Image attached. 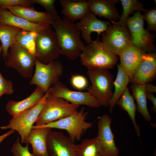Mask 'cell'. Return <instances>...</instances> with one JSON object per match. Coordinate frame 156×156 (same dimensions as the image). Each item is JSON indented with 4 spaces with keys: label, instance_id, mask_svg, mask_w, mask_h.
I'll return each mask as SVG.
<instances>
[{
    "label": "cell",
    "instance_id": "1",
    "mask_svg": "<svg viewBox=\"0 0 156 156\" xmlns=\"http://www.w3.org/2000/svg\"><path fill=\"white\" fill-rule=\"evenodd\" d=\"M51 26L57 36L61 54L70 60L79 57L85 46L74 22L64 17L62 19L52 21Z\"/></svg>",
    "mask_w": 156,
    "mask_h": 156
},
{
    "label": "cell",
    "instance_id": "2",
    "mask_svg": "<svg viewBox=\"0 0 156 156\" xmlns=\"http://www.w3.org/2000/svg\"><path fill=\"white\" fill-rule=\"evenodd\" d=\"M79 57L82 64L88 70H108L113 68L118 60V55L100 41L99 36L85 46Z\"/></svg>",
    "mask_w": 156,
    "mask_h": 156
},
{
    "label": "cell",
    "instance_id": "3",
    "mask_svg": "<svg viewBox=\"0 0 156 156\" xmlns=\"http://www.w3.org/2000/svg\"><path fill=\"white\" fill-rule=\"evenodd\" d=\"M88 113L84 107L79 111L57 120L41 125H34L32 129L41 128L57 129L67 131L69 138L74 142L79 141L88 130L93 126V123L86 120Z\"/></svg>",
    "mask_w": 156,
    "mask_h": 156
},
{
    "label": "cell",
    "instance_id": "4",
    "mask_svg": "<svg viewBox=\"0 0 156 156\" xmlns=\"http://www.w3.org/2000/svg\"><path fill=\"white\" fill-rule=\"evenodd\" d=\"M50 92V91L42 111L35 123L36 125H44L57 120L78 110L79 106L53 95Z\"/></svg>",
    "mask_w": 156,
    "mask_h": 156
},
{
    "label": "cell",
    "instance_id": "5",
    "mask_svg": "<svg viewBox=\"0 0 156 156\" xmlns=\"http://www.w3.org/2000/svg\"><path fill=\"white\" fill-rule=\"evenodd\" d=\"M50 91V89L36 105L13 117L8 125L0 127V129H12L17 131L21 137V143L27 144L29 135L42 111Z\"/></svg>",
    "mask_w": 156,
    "mask_h": 156
},
{
    "label": "cell",
    "instance_id": "6",
    "mask_svg": "<svg viewBox=\"0 0 156 156\" xmlns=\"http://www.w3.org/2000/svg\"><path fill=\"white\" fill-rule=\"evenodd\" d=\"M87 74L91 86L88 91L100 105L109 106L113 92V76L107 69L88 70Z\"/></svg>",
    "mask_w": 156,
    "mask_h": 156
},
{
    "label": "cell",
    "instance_id": "7",
    "mask_svg": "<svg viewBox=\"0 0 156 156\" xmlns=\"http://www.w3.org/2000/svg\"><path fill=\"white\" fill-rule=\"evenodd\" d=\"M35 67V72L29 84L40 87L44 93L59 81V79L63 73V65L57 60L44 64L36 58Z\"/></svg>",
    "mask_w": 156,
    "mask_h": 156
},
{
    "label": "cell",
    "instance_id": "8",
    "mask_svg": "<svg viewBox=\"0 0 156 156\" xmlns=\"http://www.w3.org/2000/svg\"><path fill=\"white\" fill-rule=\"evenodd\" d=\"M36 50V58L44 64L56 60L61 54L57 36L51 26L38 34Z\"/></svg>",
    "mask_w": 156,
    "mask_h": 156
},
{
    "label": "cell",
    "instance_id": "9",
    "mask_svg": "<svg viewBox=\"0 0 156 156\" xmlns=\"http://www.w3.org/2000/svg\"><path fill=\"white\" fill-rule=\"evenodd\" d=\"M36 57L16 42L10 48L5 64L16 69L23 77L31 78Z\"/></svg>",
    "mask_w": 156,
    "mask_h": 156
},
{
    "label": "cell",
    "instance_id": "10",
    "mask_svg": "<svg viewBox=\"0 0 156 156\" xmlns=\"http://www.w3.org/2000/svg\"><path fill=\"white\" fill-rule=\"evenodd\" d=\"M110 21L112 24L102 33L101 42L113 53L119 55L132 44L131 35L127 26Z\"/></svg>",
    "mask_w": 156,
    "mask_h": 156
},
{
    "label": "cell",
    "instance_id": "11",
    "mask_svg": "<svg viewBox=\"0 0 156 156\" xmlns=\"http://www.w3.org/2000/svg\"><path fill=\"white\" fill-rule=\"evenodd\" d=\"M144 19L140 12H135L128 18L126 23L130 34L132 44L144 51L153 48V36L144 27Z\"/></svg>",
    "mask_w": 156,
    "mask_h": 156
},
{
    "label": "cell",
    "instance_id": "12",
    "mask_svg": "<svg viewBox=\"0 0 156 156\" xmlns=\"http://www.w3.org/2000/svg\"><path fill=\"white\" fill-rule=\"evenodd\" d=\"M51 94L65 100L72 104L85 105L92 108L101 105L96 99L88 91L82 92L70 90L62 83L59 81L50 88Z\"/></svg>",
    "mask_w": 156,
    "mask_h": 156
},
{
    "label": "cell",
    "instance_id": "13",
    "mask_svg": "<svg viewBox=\"0 0 156 156\" xmlns=\"http://www.w3.org/2000/svg\"><path fill=\"white\" fill-rule=\"evenodd\" d=\"M76 145L62 132L51 130L47 135L49 156H76Z\"/></svg>",
    "mask_w": 156,
    "mask_h": 156
},
{
    "label": "cell",
    "instance_id": "14",
    "mask_svg": "<svg viewBox=\"0 0 156 156\" xmlns=\"http://www.w3.org/2000/svg\"><path fill=\"white\" fill-rule=\"evenodd\" d=\"M75 24L80 31L81 37L88 44L92 41L91 35L92 32L97 33L99 37L101 33L107 30L111 24L109 22L98 19L90 12Z\"/></svg>",
    "mask_w": 156,
    "mask_h": 156
},
{
    "label": "cell",
    "instance_id": "15",
    "mask_svg": "<svg viewBox=\"0 0 156 156\" xmlns=\"http://www.w3.org/2000/svg\"><path fill=\"white\" fill-rule=\"evenodd\" d=\"M111 118L104 114L97 122L98 134L96 137L105 149L108 156H118L119 150L114 141V135L112 131Z\"/></svg>",
    "mask_w": 156,
    "mask_h": 156
},
{
    "label": "cell",
    "instance_id": "16",
    "mask_svg": "<svg viewBox=\"0 0 156 156\" xmlns=\"http://www.w3.org/2000/svg\"><path fill=\"white\" fill-rule=\"evenodd\" d=\"M156 74V56L155 53H145L133 77L131 83L144 84L149 83Z\"/></svg>",
    "mask_w": 156,
    "mask_h": 156
},
{
    "label": "cell",
    "instance_id": "17",
    "mask_svg": "<svg viewBox=\"0 0 156 156\" xmlns=\"http://www.w3.org/2000/svg\"><path fill=\"white\" fill-rule=\"evenodd\" d=\"M145 53V51L132 44L119 55L120 61V65L130 79Z\"/></svg>",
    "mask_w": 156,
    "mask_h": 156
},
{
    "label": "cell",
    "instance_id": "18",
    "mask_svg": "<svg viewBox=\"0 0 156 156\" xmlns=\"http://www.w3.org/2000/svg\"><path fill=\"white\" fill-rule=\"evenodd\" d=\"M58 2L62 8L61 13L73 22L81 20L91 12L87 0H60Z\"/></svg>",
    "mask_w": 156,
    "mask_h": 156
},
{
    "label": "cell",
    "instance_id": "19",
    "mask_svg": "<svg viewBox=\"0 0 156 156\" xmlns=\"http://www.w3.org/2000/svg\"><path fill=\"white\" fill-rule=\"evenodd\" d=\"M0 23L38 33L49 26L31 23L23 18L14 15L9 11L1 8L0 11Z\"/></svg>",
    "mask_w": 156,
    "mask_h": 156
},
{
    "label": "cell",
    "instance_id": "20",
    "mask_svg": "<svg viewBox=\"0 0 156 156\" xmlns=\"http://www.w3.org/2000/svg\"><path fill=\"white\" fill-rule=\"evenodd\" d=\"M44 93L42 89L37 86L34 91L25 99L18 101H9L6 105L5 109L9 114L14 117L36 105Z\"/></svg>",
    "mask_w": 156,
    "mask_h": 156
},
{
    "label": "cell",
    "instance_id": "21",
    "mask_svg": "<svg viewBox=\"0 0 156 156\" xmlns=\"http://www.w3.org/2000/svg\"><path fill=\"white\" fill-rule=\"evenodd\" d=\"M90 12L95 15L114 21L119 19L120 16L115 6L118 0H87Z\"/></svg>",
    "mask_w": 156,
    "mask_h": 156
},
{
    "label": "cell",
    "instance_id": "22",
    "mask_svg": "<svg viewBox=\"0 0 156 156\" xmlns=\"http://www.w3.org/2000/svg\"><path fill=\"white\" fill-rule=\"evenodd\" d=\"M52 129L41 128L32 129L27 140V144L32 147V153L38 156H49L47 147V136Z\"/></svg>",
    "mask_w": 156,
    "mask_h": 156
},
{
    "label": "cell",
    "instance_id": "23",
    "mask_svg": "<svg viewBox=\"0 0 156 156\" xmlns=\"http://www.w3.org/2000/svg\"><path fill=\"white\" fill-rule=\"evenodd\" d=\"M8 10L14 15L33 23L50 26L52 22L46 12L38 11L33 7L17 6L10 8Z\"/></svg>",
    "mask_w": 156,
    "mask_h": 156
},
{
    "label": "cell",
    "instance_id": "24",
    "mask_svg": "<svg viewBox=\"0 0 156 156\" xmlns=\"http://www.w3.org/2000/svg\"><path fill=\"white\" fill-rule=\"evenodd\" d=\"M76 156H108L104 147L96 137L83 140L76 145Z\"/></svg>",
    "mask_w": 156,
    "mask_h": 156
},
{
    "label": "cell",
    "instance_id": "25",
    "mask_svg": "<svg viewBox=\"0 0 156 156\" xmlns=\"http://www.w3.org/2000/svg\"><path fill=\"white\" fill-rule=\"evenodd\" d=\"M118 71L116 79L113 82L114 91L110 100L109 111L111 113L116 103L127 88L130 79L120 65H117Z\"/></svg>",
    "mask_w": 156,
    "mask_h": 156
},
{
    "label": "cell",
    "instance_id": "26",
    "mask_svg": "<svg viewBox=\"0 0 156 156\" xmlns=\"http://www.w3.org/2000/svg\"><path fill=\"white\" fill-rule=\"evenodd\" d=\"M21 29L0 23V41L2 46V55L5 61L10 47L16 42V36Z\"/></svg>",
    "mask_w": 156,
    "mask_h": 156
},
{
    "label": "cell",
    "instance_id": "27",
    "mask_svg": "<svg viewBox=\"0 0 156 156\" xmlns=\"http://www.w3.org/2000/svg\"><path fill=\"white\" fill-rule=\"evenodd\" d=\"M122 109L128 114L132 122L134 129L138 138L140 136V128L137 124L135 119V114L137 109L134 98L127 88L116 103Z\"/></svg>",
    "mask_w": 156,
    "mask_h": 156
},
{
    "label": "cell",
    "instance_id": "28",
    "mask_svg": "<svg viewBox=\"0 0 156 156\" xmlns=\"http://www.w3.org/2000/svg\"><path fill=\"white\" fill-rule=\"evenodd\" d=\"M131 88L133 96L137 102L138 111L146 121L151 122V117L147 107L146 93L144 84L132 83Z\"/></svg>",
    "mask_w": 156,
    "mask_h": 156
},
{
    "label": "cell",
    "instance_id": "29",
    "mask_svg": "<svg viewBox=\"0 0 156 156\" xmlns=\"http://www.w3.org/2000/svg\"><path fill=\"white\" fill-rule=\"evenodd\" d=\"M123 11L118 22L115 23L122 26H126L129 15L135 11L144 12L145 10L142 3L137 0H120Z\"/></svg>",
    "mask_w": 156,
    "mask_h": 156
},
{
    "label": "cell",
    "instance_id": "30",
    "mask_svg": "<svg viewBox=\"0 0 156 156\" xmlns=\"http://www.w3.org/2000/svg\"><path fill=\"white\" fill-rule=\"evenodd\" d=\"M38 33L21 29L17 34L16 38V42L36 57V40Z\"/></svg>",
    "mask_w": 156,
    "mask_h": 156
},
{
    "label": "cell",
    "instance_id": "31",
    "mask_svg": "<svg viewBox=\"0 0 156 156\" xmlns=\"http://www.w3.org/2000/svg\"><path fill=\"white\" fill-rule=\"evenodd\" d=\"M33 4H40L44 8L47 13L52 21H57L62 19L56 9L55 0H31Z\"/></svg>",
    "mask_w": 156,
    "mask_h": 156
},
{
    "label": "cell",
    "instance_id": "32",
    "mask_svg": "<svg viewBox=\"0 0 156 156\" xmlns=\"http://www.w3.org/2000/svg\"><path fill=\"white\" fill-rule=\"evenodd\" d=\"M11 151L14 156H38L29 151L28 144L24 146L21 145L19 136L14 143Z\"/></svg>",
    "mask_w": 156,
    "mask_h": 156
},
{
    "label": "cell",
    "instance_id": "33",
    "mask_svg": "<svg viewBox=\"0 0 156 156\" xmlns=\"http://www.w3.org/2000/svg\"><path fill=\"white\" fill-rule=\"evenodd\" d=\"M33 4L31 0H0V8L6 10L17 6L30 8Z\"/></svg>",
    "mask_w": 156,
    "mask_h": 156
},
{
    "label": "cell",
    "instance_id": "34",
    "mask_svg": "<svg viewBox=\"0 0 156 156\" xmlns=\"http://www.w3.org/2000/svg\"><path fill=\"white\" fill-rule=\"evenodd\" d=\"M142 15L144 20L147 23V30L155 31L156 30V10L152 8L145 10Z\"/></svg>",
    "mask_w": 156,
    "mask_h": 156
},
{
    "label": "cell",
    "instance_id": "35",
    "mask_svg": "<svg viewBox=\"0 0 156 156\" xmlns=\"http://www.w3.org/2000/svg\"><path fill=\"white\" fill-rule=\"evenodd\" d=\"M70 81L72 86L79 90L86 88L88 85V82L86 78L80 75H72Z\"/></svg>",
    "mask_w": 156,
    "mask_h": 156
},
{
    "label": "cell",
    "instance_id": "36",
    "mask_svg": "<svg viewBox=\"0 0 156 156\" xmlns=\"http://www.w3.org/2000/svg\"><path fill=\"white\" fill-rule=\"evenodd\" d=\"M14 92L12 81L5 78L0 72V98L4 94L11 95Z\"/></svg>",
    "mask_w": 156,
    "mask_h": 156
},
{
    "label": "cell",
    "instance_id": "37",
    "mask_svg": "<svg viewBox=\"0 0 156 156\" xmlns=\"http://www.w3.org/2000/svg\"><path fill=\"white\" fill-rule=\"evenodd\" d=\"M144 89L146 93H152L156 92L155 86L149 83L144 84Z\"/></svg>",
    "mask_w": 156,
    "mask_h": 156
},
{
    "label": "cell",
    "instance_id": "38",
    "mask_svg": "<svg viewBox=\"0 0 156 156\" xmlns=\"http://www.w3.org/2000/svg\"><path fill=\"white\" fill-rule=\"evenodd\" d=\"M146 98L150 100L153 104L152 109L155 113H156V98L152 93H146Z\"/></svg>",
    "mask_w": 156,
    "mask_h": 156
},
{
    "label": "cell",
    "instance_id": "39",
    "mask_svg": "<svg viewBox=\"0 0 156 156\" xmlns=\"http://www.w3.org/2000/svg\"><path fill=\"white\" fill-rule=\"evenodd\" d=\"M15 131L12 129H10L8 132L5 133L0 135V143L4 139L9 136L13 133Z\"/></svg>",
    "mask_w": 156,
    "mask_h": 156
},
{
    "label": "cell",
    "instance_id": "40",
    "mask_svg": "<svg viewBox=\"0 0 156 156\" xmlns=\"http://www.w3.org/2000/svg\"><path fill=\"white\" fill-rule=\"evenodd\" d=\"M2 49H3L2 46V45H1L0 47V57L1 55V53H2Z\"/></svg>",
    "mask_w": 156,
    "mask_h": 156
},
{
    "label": "cell",
    "instance_id": "41",
    "mask_svg": "<svg viewBox=\"0 0 156 156\" xmlns=\"http://www.w3.org/2000/svg\"><path fill=\"white\" fill-rule=\"evenodd\" d=\"M2 45H1V43L0 41V47H1V46Z\"/></svg>",
    "mask_w": 156,
    "mask_h": 156
},
{
    "label": "cell",
    "instance_id": "42",
    "mask_svg": "<svg viewBox=\"0 0 156 156\" xmlns=\"http://www.w3.org/2000/svg\"><path fill=\"white\" fill-rule=\"evenodd\" d=\"M1 9V8L0 7V11Z\"/></svg>",
    "mask_w": 156,
    "mask_h": 156
}]
</instances>
